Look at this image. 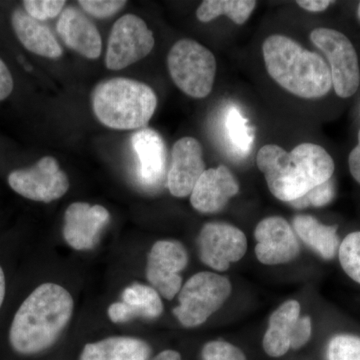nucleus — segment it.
Listing matches in <instances>:
<instances>
[{"label":"nucleus","mask_w":360,"mask_h":360,"mask_svg":"<svg viewBox=\"0 0 360 360\" xmlns=\"http://www.w3.org/2000/svg\"><path fill=\"white\" fill-rule=\"evenodd\" d=\"M14 87L13 78L6 63L0 58V101L11 96Z\"/></svg>","instance_id":"7c9ffc66"},{"label":"nucleus","mask_w":360,"mask_h":360,"mask_svg":"<svg viewBox=\"0 0 360 360\" xmlns=\"http://www.w3.org/2000/svg\"><path fill=\"white\" fill-rule=\"evenodd\" d=\"M65 0H25L23 6L26 13L34 20L44 21L61 14L65 6Z\"/></svg>","instance_id":"cd10ccee"},{"label":"nucleus","mask_w":360,"mask_h":360,"mask_svg":"<svg viewBox=\"0 0 360 360\" xmlns=\"http://www.w3.org/2000/svg\"><path fill=\"white\" fill-rule=\"evenodd\" d=\"M148 360H181V354L176 350L167 349Z\"/></svg>","instance_id":"72a5a7b5"},{"label":"nucleus","mask_w":360,"mask_h":360,"mask_svg":"<svg viewBox=\"0 0 360 360\" xmlns=\"http://www.w3.org/2000/svg\"><path fill=\"white\" fill-rule=\"evenodd\" d=\"M131 142L141 162V179L148 184H158L165 174L167 160L162 137L155 130L143 129L132 135Z\"/></svg>","instance_id":"412c9836"},{"label":"nucleus","mask_w":360,"mask_h":360,"mask_svg":"<svg viewBox=\"0 0 360 360\" xmlns=\"http://www.w3.org/2000/svg\"><path fill=\"white\" fill-rule=\"evenodd\" d=\"M255 255L262 264L277 265L292 262L300 255V243L290 224L281 217H270L257 224Z\"/></svg>","instance_id":"ddd939ff"},{"label":"nucleus","mask_w":360,"mask_h":360,"mask_svg":"<svg viewBox=\"0 0 360 360\" xmlns=\"http://www.w3.org/2000/svg\"><path fill=\"white\" fill-rule=\"evenodd\" d=\"M338 257L345 274L360 283V231L352 232L343 239Z\"/></svg>","instance_id":"393cba45"},{"label":"nucleus","mask_w":360,"mask_h":360,"mask_svg":"<svg viewBox=\"0 0 360 360\" xmlns=\"http://www.w3.org/2000/svg\"><path fill=\"white\" fill-rule=\"evenodd\" d=\"M79 6L90 15L97 18H110L127 4L124 0H80Z\"/></svg>","instance_id":"c756f323"},{"label":"nucleus","mask_w":360,"mask_h":360,"mask_svg":"<svg viewBox=\"0 0 360 360\" xmlns=\"http://www.w3.org/2000/svg\"><path fill=\"white\" fill-rule=\"evenodd\" d=\"M239 184L229 167L219 165L205 170L196 182L191 203L201 213H217L238 193Z\"/></svg>","instance_id":"dca6fc26"},{"label":"nucleus","mask_w":360,"mask_h":360,"mask_svg":"<svg viewBox=\"0 0 360 360\" xmlns=\"http://www.w3.org/2000/svg\"><path fill=\"white\" fill-rule=\"evenodd\" d=\"M163 312L160 295L150 285L134 283L122 291V300L113 302L108 310L113 323H125L136 319H155Z\"/></svg>","instance_id":"f3484780"},{"label":"nucleus","mask_w":360,"mask_h":360,"mask_svg":"<svg viewBox=\"0 0 360 360\" xmlns=\"http://www.w3.org/2000/svg\"><path fill=\"white\" fill-rule=\"evenodd\" d=\"M155 37L146 21L134 14H125L112 26L108 39L105 65L120 70L146 58L155 47Z\"/></svg>","instance_id":"6e6552de"},{"label":"nucleus","mask_w":360,"mask_h":360,"mask_svg":"<svg viewBox=\"0 0 360 360\" xmlns=\"http://www.w3.org/2000/svg\"><path fill=\"white\" fill-rule=\"evenodd\" d=\"M203 360H246L245 354L226 341H210L201 352Z\"/></svg>","instance_id":"c85d7f7f"},{"label":"nucleus","mask_w":360,"mask_h":360,"mask_svg":"<svg viewBox=\"0 0 360 360\" xmlns=\"http://www.w3.org/2000/svg\"><path fill=\"white\" fill-rule=\"evenodd\" d=\"M262 54L270 77L290 94L314 99L330 91L333 80L328 63L290 37L270 35L262 44Z\"/></svg>","instance_id":"7ed1b4c3"},{"label":"nucleus","mask_w":360,"mask_h":360,"mask_svg":"<svg viewBox=\"0 0 360 360\" xmlns=\"http://www.w3.org/2000/svg\"><path fill=\"white\" fill-rule=\"evenodd\" d=\"M11 25L16 37L27 51L52 59L63 56V49L51 30L25 11L15 9L11 15Z\"/></svg>","instance_id":"6ab92c4d"},{"label":"nucleus","mask_w":360,"mask_h":360,"mask_svg":"<svg viewBox=\"0 0 360 360\" xmlns=\"http://www.w3.org/2000/svg\"><path fill=\"white\" fill-rule=\"evenodd\" d=\"M227 134L233 146L243 153L250 150L253 142V130L248 120L236 108H231L225 120Z\"/></svg>","instance_id":"b1692460"},{"label":"nucleus","mask_w":360,"mask_h":360,"mask_svg":"<svg viewBox=\"0 0 360 360\" xmlns=\"http://www.w3.org/2000/svg\"><path fill=\"white\" fill-rule=\"evenodd\" d=\"M350 174L352 177L360 184V129L359 132V143L352 149L348 158Z\"/></svg>","instance_id":"2f4dec72"},{"label":"nucleus","mask_w":360,"mask_h":360,"mask_svg":"<svg viewBox=\"0 0 360 360\" xmlns=\"http://www.w3.org/2000/svg\"><path fill=\"white\" fill-rule=\"evenodd\" d=\"M257 165L270 193L277 200L291 202L315 186L333 179L335 161L322 146L304 142L290 153L276 144L259 149Z\"/></svg>","instance_id":"f03ea898"},{"label":"nucleus","mask_w":360,"mask_h":360,"mask_svg":"<svg viewBox=\"0 0 360 360\" xmlns=\"http://www.w3.org/2000/svg\"><path fill=\"white\" fill-rule=\"evenodd\" d=\"M335 196V186L333 179L315 186L309 193H305L302 198L291 201L290 205L293 207L302 210V208L314 206V207H321V206L328 205L333 201Z\"/></svg>","instance_id":"bb28decb"},{"label":"nucleus","mask_w":360,"mask_h":360,"mask_svg":"<svg viewBox=\"0 0 360 360\" xmlns=\"http://www.w3.org/2000/svg\"><path fill=\"white\" fill-rule=\"evenodd\" d=\"M58 32L70 49L84 58L97 59L101 56V33L94 23L75 7L63 9L58 22Z\"/></svg>","instance_id":"a211bd4d"},{"label":"nucleus","mask_w":360,"mask_h":360,"mask_svg":"<svg viewBox=\"0 0 360 360\" xmlns=\"http://www.w3.org/2000/svg\"><path fill=\"white\" fill-rule=\"evenodd\" d=\"M97 120L113 129H141L151 120L158 96L148 84L129 78L116 77L101 82L92 94Z\"/></svg>","instance_id":"20e7f679"},{"label":"nucleus","mask_w":360,"mask_h":360,"mask_svg":"<svg viewBox=\"0 0 360 360\" xmlns=\"http://www.w3.org/2000/svg\"><path fill=\"white\" fill-rule=\"evenodd\" d=\"M151 348L134 336H110L86 343L78 360H148Z\"/></svg>","instance_id":"aec40b11"},{"label":"nucleus","mask_w":360,"mask_h":360,"mask_svg":"<svg viewBox=\"0 0 360 360\" xmlns=\"http://www.w3.org/2000/svg\"><path fill=\"white\" fill-rule=\"evenodd\" d=\"M75 302L70 291L56 283L37 286L14 315L9 342L22 355L41 354L53 347L71 321Z\"/></svg>","instance_id":"f257e3e1"},{"label":"nucleus","mask_w":360,"mask_h":360,"mask_svg":"<svg viewBox=\"0 0 360 360\" xmlns=\"http://www.w3.org/2000/svg\"><path fill=\"white\" fill-rule=\"evenodd\" d=\"M357 15H359V20H360V2L359 6V9H357Z\"/></svg>","instance_id":"c9c22d12"},{"label":"nucleus","mask_w":360,"mask_h":360,"mask_svg":"<svg viewBox=\"0 0 360 360\" xmlns=\"http://www.w3.org/2000/svg\"><path fill=\"white\" fill-rule=\"evenodd\" d=\"M205 170L200 142L193 137L180 139L172 148V167L167 175L168 191L174 198L191 196Z\"/></svg>","instance_id":"2eb2a0df"},{"label":"nucleus","mask_w":360,"mask_h":360,"mask_svg":"<svg viewBox=\"0 0 360 360\" xmlns=\"http://www.w3.org/2000/svg\"><path fill=\"white\" fill-rule=\"evenodd\" d=\"M198 250L203 264L224 271L245 257L248 250L245 234L238 227L224 222H210L201 229Z\"/></svg>","instance_id":"f8f14e48"},{"label":"nucleus","mask_w":360,"mask_h":360,"mask_svg":"<svg viewBox=\"0 0 360 360\" xmlns=\"http://www.w3.org/2000/svg\"><path fill=\"white\" fill-rule=\"evenodd\" d=\"M8 184L23 198L45 203L63 198L70 186L68 175L51 156H44L32 167L11 172Z\"/></svg>","instance_id":"1a4fd4ad"},{"label":"nucleus","mask_w":360,"mask_h":360,"mask_svg":"<svg viewBox=\"0 0 360 360\" xmlns=\"http://www.w3.org/2000/svg\"><path fill=\"white\" fill-rule=\"evenodd\" d=\"M231 293V283L226 277L198 272L182 285L174 314L184 328H198L224 305Z\"/></svg>","instance_id":"423d86ee"},{"label":"nucleus","mask_w":360,"mask_h":360,"mask_svg":"<svg viewBox=\"0 0 360 360\" xmlns=\"http://www.w3.org/2000/svg\"><path fill=\"white\" fill-rule=\"evenodd\" d=\"M311 321L300 316V304L288 300L271 314L264 338V348L269 356L279 357L288 350L300 349L311 336Z\"/></svg>","instance_id":"9d476101"},{"label":"nucleus","mask_w":360,"mask_h":360,"mask_svg":"<svg viewBox=\"0 0 360 360\" xmlns=\"http://www.w3.org/2000/svg\"><path fill=\"white\" fill-rule=\"evenodd\" d=\"M6 276H4V269L0 266V309H1L2 303L4 302L6 297Z\"/></svg>","instance_id":"f704fd0d"},{"label":"nucleus","mask_w":360,"mask_h":360,"mask_svg":"<svg viewBox=\"0 0 360 360\" xmlns=\"http://www.w3.org/2000/svg\"><path fill=\"white\" fill-rule=\"evenodd\" d=\"M110 214L103 206L86 202H73L65 213L63 238L75 250H90L96 248L101 231Z\"/></svg>","instance_id":"4468645a"},{"label":"nucleus","mask_w":360,"mask_h":360,"mask_svg":"<svg viewBox=\"0 0 360 360\" xmlns=\"http://www.w3.org/2000/svg\"><path fill=\"white\" fill-rule=\"evenodd\" d=\"M333 2L335 1H329V0H298L296 4L310 13H322L326 11Z\"/></svg>","instance_id":"473e14b6"},{"label":"nucleus","mask_w":360,"mask_h":360,"mask_svg":"<svg viewBox=\"0 0 360 360\" xmlns=\"http://www.w3.org/2000/svg\"><path fill=\"white\" fill-rule=\"evenodd\" d=\"M170 77L182 92L193 98L210 96L217 75V60L210 49L193 39L175 42L167 56Z\"/></svg>","instance_id":"39448f33"},{"label":"nucleus","mask_w":360,"mask_h":360,"mask_svg":"<svg viewBox=\"0 0 360 360\" xmlns=\"http://www.w3.org/2000/svg\"><path fill=\"white\" fill-rule=\"evenodd\" d=\"M328 360H360V338L349 335H336L329 341Z\"/></svg>","instance_id":"a878e982"},{"label":"nucleus","mask_w":360,"mask_h":360,"mask_svg":"<svg viewBox=\"0 0 360 360\" xmlns=\"http://www.w3.org/2000/svg\"><path fill=\"white\" fill-rule=\"evenodd\" d=\"M293 227L297 236L324 259H333L340 250L338 226L321 224L311 215H296Z\"/></svg>","instance_id":"4be33fe9"},{"label":"nucleus","mask_w":360,"mask_h":360,"mask_svg":"<svg viewBox=\"0 0 360 360\" xmlns=\"http://www.w3.org/2000/svg\"><path fill=\"white\" fill-rule=\"evenodd\" d=\"M257 7L255 0H205L196 11L201 22H210L220 15H226L236 25H245Z\"/></svg>","instance_id":"5701e85b"},{"label":"nucleus","mask_w":360,"mask_h":360,"mask_svg":"<svg viewBox=\"0 0 360 360\" xmlns=\"http://www.w3.org/2000/svg\"><path fill=\"white\" fill-rule=\"evenodd\" d=\"M188 264V255L182 243L160 240L151 248L146 264V278L163 298L174 300L182 288L180 272Z\"/></svg>","instance_id":"9b49d317"},{"label":"nucleus","mask_w":360,"mask_h":360,"mask_svg":"<svg viewBox=\"0 0 360 360\" xmlns=\"http://www.w3.org/2000/svg\"><path fill=\"white\" fill-rule=\"evenodd\" d=\"M310 40L328 59L335 94L341 98L354 96L360 84V70L352 41L343 33L323 27L312 30Z\"/></svg>","instance_id":"0eeeda50"}]
</instances>
